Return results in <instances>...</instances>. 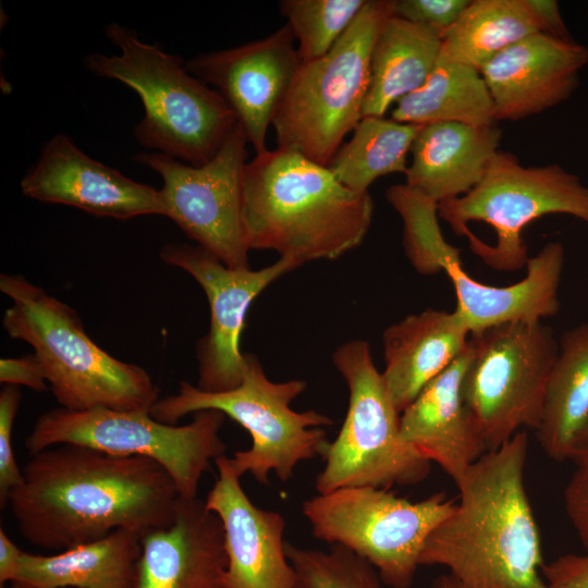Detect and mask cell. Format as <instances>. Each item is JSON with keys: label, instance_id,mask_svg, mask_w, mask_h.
I'll list each match as a JSON object with an SVG mask.
<instances>
[{"label": "cell", "instance_id": "obj_22", "mask_svg": "<svg viewBox=\"0 0 588 588\" xmlns=\"http://www.w3.org/2000/svg\"><path fill=\"white\" fill-rule=\"evenodd\" d=\"M469 338L470 331L455 311L431 308L384 330L382 376L400 413L465 352Z\"/></svg>", "mask_w": 588, "mask_h": 588}, {"label": "cell", "instance_id": "obj_21", "mask_svg": "<svg viewBox=\"0 0 588 588\" xmlns=\"http://www.w3.org/2000/svg\"><path fill=\"white\" fill-rule=\"evenodd\" d=\"M470 359L465 352L401 413L402 439L457 485L487 452L462 391Z\"/></svg>", "mask_w": 588, "mask_h": 588}, {"label": "cell", "instance_id": "obj_29", "mask_svg": "<svg viewBox=\"0 0 588 588\" xmlns=\"http://www.w3.org/2000/svg\"><path fill=\"white\" fill-rule=\"evenodd\" d=\"M419 126L384 117H364L327 167L343 185L366 193L381 176L405 174Z\"/></svg>", "mask_w": 588, "mask_h": 588}, {"label": "cell", "instance_id": "obj_5", "mask_svg": "<svg viewBox=\"0 0 588 588\" xmlns=\"http://www.w3.org/2000/svg\"><path fill=\"white\" fill-rule=\"evenodd\" d=\"M106 35L120 53H91L85 64L139 96L144 115L134 127L137 143L191 166L209 162L237 125L220 94L189 74L180 56L142 41L134 30L110 23Z\"/></svg>", "mask_w": 588, "mask_h": 588}, {"label": "cell", "instance_id": "obj_31", "mask_svg": "<svg viewBox=\"0 0 588 588\" xmlns=\"http://www.w3.org/2000/svg\"><path fill=\"white\" fill-rule=\"evenodd\" d=\"M296 574L295 588H384L377 571L352 551L332 546L328 551L286 542Z\"/></svg>", "mask_w": 588, "mask_h": 588}, {"label": "cell", "instance_id": "obj_12", "mask_svg": "<svg viewBox=\"0 0 588 588\" xmlns=\"http://www.w3.org/2000/svg\"><path fill=\"white\" fill-rule=\"evenodd\" d=\"M463 396L488 451L539 427L559 342L542 321H514L469 338Z\"/></svg>", "mask_w": 588, "mask_h": 588}, {"label": "cell", "instance_id": "obj_30", "mask_svg": "<svg viewBox=\"0 0 588 588\" xmlns=\"http://www.w3.org/2000/svg\"><path fill=\"white\" fill-rule=\"evenodd\" d=\"M368 0H282L279 10L296 41L302 62L327 54Z\"/></svg>", "mask_w": 588, "mask_h": 588}, {"label": "cell", "instance_id": "obj_26", "mask_svg": "<svg viewBox=\"0 0 588 588\" xmlns=\"http://www.w3.org/2000/svg\"><path fill=\"white\" fill-rule=\"evenodd\" d=\"M588 422V322L567 330L559 341L542 408L538 442L554 461L571 460Z\"/></svg>", "mask_w": 588, "mask_h": 588}, {"label": "cell", "instance_id": "obj_34", "mask_svg": "<svg viewBox=\"0 0 588 588\" xmlns=\"http://www.w3.org/2000/svg\"><path fill=\"white\" fill-rule=\"evenodd\" d=\"M576 465L564 490V506L585 552H588V462Z\"/></svg>", "mask_w": 588, "mask_h": 588}, {"label": "cell", "instance_id": "obj_3", "mask_svg": "<svg viewBox=\"0 0 588 588\" xmlns=\"http://www.w3.org/2000/svg\"><path fill=\"white\" fill-rule=\"evenodd\" d=\"M369 194L343 185L327 166L275 148L246 163L242 220L249 249L274 250L303 265L334 260L364 241L372 221Z\"/></svg>", "mask_w": 588, "mask_h": 588}, {"label": "cell", "instance_id": "obj_9", "mask_svg": "<svg viewBox=\"0 0 588 588\" xmlns=\"http://www.w3.org/2000/svg\"><path fill=\"white\" fill-rule=\"evenodd\" d=\"M333 364L348 388V407L324 466L316 478L319 494L343 488L389 489L424 481L431 462L401 436V413L364 340L340 345Z\"/></svg>", "mask_w": 588, "mask_h": 588}, {"label": "cell", "instance_id": "obj_10", "mask_svg": "<svg viewBox=\"0 0 588 588\" xmlns=\"http://www.w3.org/2000/svg\"><path fill=\"white\" fill-rule=\"evenodd\" d=\"M225 415L208 409L186 425L155 419L149 409L97 408L72 412L62 407L41 414L25 438L30 455L60 444H78L121 456H142L161 465L180 497L197 498L203 475L225 454L220 429Z\"/></svg>", "mask_w": 588, "mask_h": 588}, {"label": "cell", "instance_id": "obj_1", "mask_svg": "<svg viewBox=\"0 0 588 588\" xmlns=\"http://www.w3.org/2000/svg\"><path fill=\"white\" fill-rule=\"evenodd\" d=\"M22 471L8 505L23 538L44 549L63 551L118 529L143 536L175 517V483L147 457L60 444L30 455Z\"/></svg>", "mask_w": 588, "mask_h": 588}, {"label": "cell", "instance_id": "obj_33", "mask_svg": "<svg viewBox=\"0 0 588 588\" xmlns=\"http://www.w3.org/2000/svg\"><path fill=\"white\" fill-rule=\"evenodd\" d=\"M469 3L470 0H392V15L442 38Z\"/></svg>", "mask_w": 588, "mask_h": 588}, {"label": "cell", "instance_id": "obj_2", "mask_svg": "<svg viewBox=\"0 0 588 588\" xmlns=\"http://www.w3.org/2000/svg\"><path fill=\"white\" fill-rule=\"evenodd\" d=\"M526 430L486 452L456 485L458 502L430 535L421 565L449 569L462 588H548L527 494Z\"/></svg>", "mask_w": 588, "mask_h": 588}, {"label": "cell", "instance_id": "obj_15", "mask_svg": "<svg viewBox=\"0 0 588 588\" xmlns=\"http://www.w3.org/2000/svg\"><path fill=\"white\" fill-rule=\"evenodd\" d=\"M302 64L287 24L272 34L223 50L198 54L185 70L220 94L257 154Z\"/></svg>", "mask_w": 588, "mask_h": 588}, {"label": "cell", "instance_id": "obj_39", "mask_svg": "<svg viewBox=\"0 0 588 588\" xmlns=\"http://www.w3.org/2000/svg\"><path fill=\"white\" fill-rule=\"evenodd\" d=\"M571 461L575 464L588 462V422L575 445Z\"/></svg>", "mask_w": 588, "mask_h": 588}, {"label": "cell", "instance_id": "obj_28", "mask_svg": "<svg viewBox=\"0 0 588 588\" xmlns=\"http://www.w3.org/2000/svg\"><path fill=\"white\" fill-rule=\"evenodd\" d=\"M540 33L528 0H470L441 38V52L477 70L519 40Z\"/></svg>", "mask_w": 588, "mask_h": 588}, {"label": "cell", "instance_id": "obj_18", "mask_svg": "<svg viewBox=\"0 0 588 588\" xmlns=\"http://www.w3.org/2000/svg\"><path fill=\"white\" fill-rule=\"evenodd\" d=\"M218 477L205 504L224 529L228 588H295L296 574L284 541L285 520L256 506L225 454L215 461Z\"/></svg>", "mask_w": 588, "mask_h": 588}, {"label": "cell", "instance_id": "obj_8", "mask_svg": "<svg viewBox=\"0 0 588 588\" xmlns=\"http://www.w3.org/2000/svg\"><path fill=\"white\" fill-rule=\"evenodd\" d=\"M391 14L392 0H368L327 54L302 62L272 124L277 148L329 164L364 117L372 46Z\"/></svg>", "mask_w": 588, "mask_h": 588}, {"label": "cell", "instance_id": "obj_20", "mask_svg": "<svg viewBox=\"0 0 588 588\" xmlns=\"http://www.w3.org/2000/svg\"><path fill=\"white\" fill-rule=\"evenodd\" d=\"M140 544L134 588H228L223 525L198 497H180L173 523Z\"/></svg>", "mask_w": 588, "mask_h": 588}, {"label": "cell", "instance_id": "obj_35", "mask_svg": "<svg viewBox=\"0 0 588 588\" xmlns=\"http://www.w3.org/2000/svg\"><path fill=\"white\" fill-rule=\"evenodd\" d=\"M548 588H588V552L565 554L542 567Z\"/></svg>", "mask_w": 588, "mask_h": 588}, {"label": "cell", "instance_id": "obj_25", "mask_svg": "<svg viewBox=\"0 0 588 588\" xmlns=\"http://www.w3.org/2000/svg\"><path fill=\"white\" fill-rule=\"evenodd\" d=\"M441 45L438 35L419 25L392 14L385 19L371 50L363 115L383 118L391 106L420 88L434 68Z\"/></svg>", "mask_w": 588, "mask_h": 588}, {"label": "cell", "instance_id": "obj_17", "mask_svg": "<svg viewBox=\"0 0 588 588\" xmlns=\"http://www.w3.org/2000/svg\"><path fill=\"white\" fill-rule=\"evenodd\" d=\"M21 192L32 199L75 207L96 217H167L160 189L90 158L64 134L45 144L36 163L21 180Z\"/></svg>", "mask_w": 588, "mask_h": 588}, {"label": "cell", "instance_id": "obj_24", "mask_svg": "<svg viewBox=\"0 0 588 588\" xmlns=\"http://www.w3.org/2000/svg\"><path fill=\"white\" fill-rule=\"evenodd\" d=\"M140 538L118 529L52 555L23 552L11 588H134Z\"/></svg>", "mask_w": 588, "mask_h": 588}, {"label": "cell", "instance_id": "obj_32", "mask_svg": "<svg viewBox=\"0 0 588 588\" xmlns=\"http://www.w3.org/2000/svg\"><path fill=\"white\" fill-rule=\"evenodd\" d=\"M21 402L16 385L4 384L0 392V504L8 505L10 492L23 482V471L12 446L14 420Z\"/></svg>", "mask_w": 588, "mask_h": 588}, {"label": "cell", "instance_id": "obj_27", "mask_svg": "<svg viewBox=\"0 0 588 588\" xmlns=\"http://www.w3.org/2000/svg\"><path fill=\"white\" fill-rule=\"evenodd\" d=\"M391 119L414 125L495 124L492 98L480 71L446 57L441 50L425 84L395 103Z\"/></svg>", "mask_w": 588, "mask_h": 588}, {"label": "cell", "instance_id": "obj_38", "mask_svg": "<svg viewBox=\"0 0 588 588\" xmlns=\"http://www.w3.org/2000/svg\"><path fill=\"white\" fill-rule=\"evenodd\" d=\"M22 551L7 535L3 528L0 529V584L11 583L17 573Z\"/></svg>", "mask_w": 588, "mask_h": 588}, {"label": "cell", "instance_id": "obj_37", "mask_svg": "<svg viewBox=\"0 0 588 588\" xmlns=\"http://www.w3.org/2000/svg\"><path fill=\"white\" fill-rule=\"evenodd\" d=\"M540 26V33L564 41H575L562 17L558 1L528 0Z\"/></svg>", "mask_w": 588, "mask_h": 588}, {"label": "cell", "instance_id": "obj_23", "mask_svg": "<svg viewBox=\"0 0 588 588\" xmlns=\"http://www.w3.org/2000/svg\"><path fill=\"white\" fill-rule=\"evenodd\" d=\"M495 125L455 122L420 125L412 145L405 184L440 204L471 191L499 151Z\"/></svg>", "mask_w": 588, "mask_h": 588}, {"label": "cell", "instance_id": "obj_14", "mask_svg": "<svg viewBox=\"0 0 588 588\" xmlns=\"http://www.w3.org/2000/svg\"><path fill=\"white\" fill-rule=\"evenodd\" d=\"M160 258L191 274L208 299L209 330L196 343V387L212 393L236 388L243 379L241 336L250 305L272 282L302 265L280 257L259 270L230 268L201 247L183 243L166 244Z\"/></svg>", "mask_w": 588, "mask_h": 588}, {"label": "cell", "instance_id": "obj_4", "mask_svg": "<svg viewBox=\"0 0 588 588\" xmlns=\"http://www.w3.org/2000/svg\"><path fill=\"white\" fill-rule=\"evenodd\" d=\"M0 290L12 301L3 314L5 332L34 348L60 407L150 411L158 401L148 372L103 351L68 304L21 274L2 273Z\"/></svg>", "mask_w": 588, "mask_h": 588}, {"label": "cell", "instance_id": "obj_13", "mask_svg": "<svg viewBox=\"0 0 588 588\" xmlns=\"http://www.w3.org/2000/svg\"><path fill=\"white\" fill-rule=\"evenodd\" d=\"M247 144L237 124L218 154L199 167L161 152H140L134 157L161 176L167 217L197 246L230 268L249 267L250 249L242 220Z\"/></svg>", "mask_w": 588, "mask_h": 588}, {"label": "cell", "instance_id": "obj_40", "mask_svg": "<svg viewBox=\"0 0 588 588\" xmlns=\"http://www.w3.org/2000/svg\"><path fill=\"white\" fill-rule=\"evenodd\" d=\"M433 588H462L451 574H444L433 581Z\"/></svg>", "mask_w": 588, "mask_h": 588}, {"label": "cell", "instance_id": "obj_7", "mask_svg": "<svg viewBox=\"0 0 588 588\" xmlns=\"http://www.w3.org/2000/svg\"><path fill=\"white\" fill-rule=\"evenodd\" d=\"M439 218L468 238L471 250L495 270L528 262L524 229L548 215H568L588 226V186L559 164L525 167L498 151L468 193L440 203Z\"/></svg>", "mask_w": 588, "mask_h": 588}, {"label": "cell", "instance_id": "obj_16", "mask_svg": "<svg viewBox=\"0 0 588 588\" xmlns=\"http://www.w3.org/2000/svg\"><path fill=\"white\" fill-rule=\"evenodd\" d=\"M564 260L562 243L549 242L528 259L520 281L494 286L473 279L463 267L460 249L442 236L422 252L414 268L425 275L448 274L457 301L454 311L470 333H477L506 322H535L554 316L560 308Z\"/></svg>", "mask_w": 588, "mask_h": 588}, {"label": "cell", "instance_id": "obj_11", "mask_svg": "<svg viewBox=\"0 0 588 588\" xmlns=\"http://www.w3.org/2000/svg\"><path fill=\"white\" fill-rule=\"evenodd\" d=\"M454 509L442 492L412 502L388 489L359 487L318 493L302 513L318 540L367 561L385 586L409 588L427 539Z\"/></svg>", "mask_w": 588, "mask_h": 588}, {"label": "cell", "instance_id": "obj_19", "mask_svg": "<svg viewBox=\"0 0 588 588\" xmlns=\"http://www.w3.org/2000/svg\"><path fill=\"white\" fill-rule=\"evenodd\" d=\"M587 64L585 46L543 33L510 46L480 70L495 121L525 119L565 101Z\"/></svg>", "mask_w": 588, "mask_h": 588}, {"label": "cell", "instance_id": "obj_6", "mask_svg": "<svg viewBox=\"0 0 588 588\" xmlns=\"http://www.w3.org/2000/svg\"><path fill=\"white\" fill-rule=\"evenodd\" d=\"M244 356L243 379L236 388L212 393L181 381L177 392L159 397L150 414L161 422L176 425L188 414L219 411L252 437L248 450L230 457L236 473L250 474L262 485L269 483L271 473L282 482L289 481L299 463L318 456L324 458L330 444L324 427L333 421L319 412H296L291 407L306 389L304 380L272 381L255 355L244 353Z\"/></svg>", "mask_w": 588, "mask_h": 588}, {"label": "cell", "instance_id": "obj_36", "mask_svg": "<svg viewBox=\"0 0 588 588\" xmlns=\"http://www.w3.org/2000/svg\"><path fill=\"white\" fill-rule=\"evenodd\" d=\"M0 382L24 385L37 392L47 390V380L34 354L0 359Z\"/></svg>", "mask_w": 588, "mask_h": 588}]
</instances>
